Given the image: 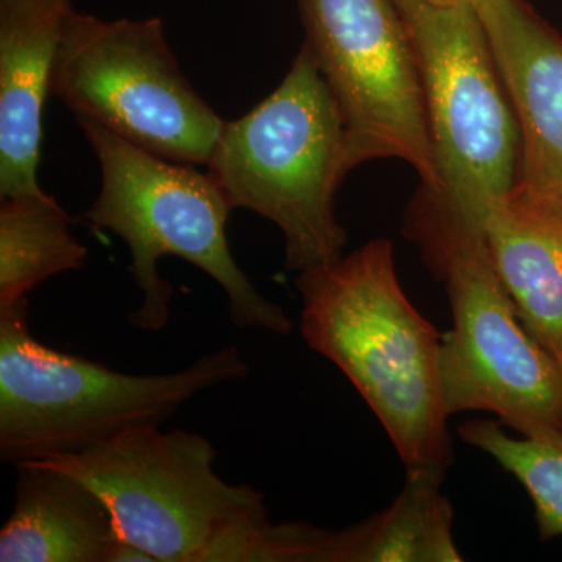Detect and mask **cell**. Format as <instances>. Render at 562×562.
<instances>
[{
  "label": "cell",
  "instance_id": "obj_1",
  "mask_svg": "<svg viewBox=\"0 0 562 562\" xmlns=\"http://www.w3.org/2000/svg\"><path fill=\"white\" fill-rule=\"evenodd\" d=\"M301 331L360 392L408 468L449 469L441 338L406 297L390 239L299 272Z\"/></svg>",
  "mask_w": 562,
  "mask_h": 562
},
{
  "label": "cell",
  "instance_id": "obj_2",
  "mask_svg": "<svg viewBox=\"0 0 562 562\" xmlns=\"http://www.w3.org/2000/svg\"><path fill=\"white\" fill-rule=\"evenodd\" d=\"M403 233L449 294L453 327L441 338L449 416L492 413L520 436L562 432V368L520 321L483 225L420 184Z\"/></svg>",
  "mask_w": 562,
  "mask_h": 562
},
{
  "label": "cell",
  "instance_id": "obj_3",
  "mask_svg": "<svg viewBox=\"0 0 562 562\" xmlns=\"http://www.w3.org/2000/svg\"><path fill=\"white\" fill-rule=\"evenodd\" d=\"M77 121L102 172L101 192L85 220L120 236L131 251L128 271L143 295L128 317L133 327L154 333L169 324L173 288L158 262L179 257L220 284L236 327L290 335L291 317L233 258L225 233L233 209L213 177L139 149L98 122Z\"/></svg>",
  "mask_w": 562,
  "mask_h": 562
},
{
  "label": "cell",
  "instance_id": "obj_4",
  "mask_svg": "<svg viewBox=\"0 0 562 562\" xmlns=\"http://www.w3.org/2000/svg\"><path fill=\"white\" fill-rule=\"evenodd\" d=\"M206 168L233 210L254 211L283 233L288 271L342 257L349 236L335 198L350 172L349 139L341 106L306 44L269 98L225 121Z\"/></svg>",
  "mask_w": 562,
  "mask_h": 562
},
{
  "label": "cell",
  "instance_id": "obj_5",
  "mask_svg": "<svg viewBox=\"0 0 562 562\" xmlns=\"http://www.w3.org/2000/svg\"><path fill=\"white\" fill-rule=\"evenodd\" d=\"M27 317L29 301L0 313V458L14 465L85 452L132 428L161 427L202 391L249 375L235 346L183 371H113L40 342Z\"/></svg>",
  "mask_w": 562,
  "mask_h": 562
},
{
  "label": "cell",
  "instance_id": "obj_6",
  "mask_svg": "<svg viewBox=\"0 0 562 562\" xmlns=\"http://www.w3.org/2000/svg\"><path fill=\"white\" fill-rule=\"evenodd\" d=\"M419 68L439 191L484 227L508 198L520 166V128L512 95L473 2L430 7L394 0Z\"/></svg>",
  "mask_w": 562,
  "mask_h": 562
},
{
  "label": "cell",
  "instance_id": "obj_7",
  "mask_svg": "<svg viewBox=\"0 0 562 562\" xmlns=\"http://www.w3.org/2000/svg\"><path fill=\"white\" fill-rule=\"evenodd\" d=\"M50 94L165 160L209 162L225 121L191 87L160 18L105 21L74 10Z\"/></svg>",
  "mask_w": 562,
  "mask_h": 562
},
{
  "label": "cell",
  "instance_id": "obj_8",
  "mask_svg": "<svg viewBox=\"0 0 562 562\" xmlns=\"http://www.w3.org/2000/svg\"><path fill=\"white\" fill-rule=\"evenodd\" d=\"M216 450L195 432L139 427L85 452L29 461L74 476L105 503L120 541L154 562H195L216 532L265 509V495L214 471Z\"/></svg>",
  "mask_w": 562,
  "mask_h": 562
},
{
  "label": "cell",
  "instance_id": "obj_9",
  "mask_svg": "<svg viewBox=\"0 0 562 562\" xmlns=\"http://www.w3.org/2000/svg\"><path fill=\"white\" fill-rule=\"evenodd\" d=\"M306 46L341 106L349 168L397 158L439 190L416 52L394 0H302Z\"/></svg>",
  "mask_w": 562,
  "mask_h": 562
},
{
  "label": "cell",
  "instance_id": "obj_10",
  "mask_svg": "<svg viewBox=\"0 0 562 562\" xmlns=\"http://www.w3.org/2000/svg\"><path fill=\"white\" fill-rule=\"evenodd\" d=\"M520 128L513 192L562 214V36L524 0H473Z\"/></svg>",
  "mask_w": 562,
  "mask_h": 562
},
{
  "label": "cell",
  "instance_id": "obj_11",
  "mask_svg": "<svg viewBox=\"0 0 562 562\" xmlns=\"http://www.w3.org/2000/svg\"><path fill=\"white\" fill-rule=\"evenodd\" d=\"M70 0H0V198L44 192L43 116Z\"/></svg>",
  "mask_w": 562,
  "mask_h": 562
},
{
  "label": "cell",
  "instance_id": "obj_12",
  "mask_svg": "<svg viewBox=\"0 0 562 562\" xmlns=\"http://www.w3.org/2000/svg\"><path fill=\"white\" fill-rule=\"evenodd\" d=\"M14 508L0 530L2 562H110L120 542L102 498L66 473L16 464Z\"/></svg>",
  "mask_w": 562,
  "mask_h": 562
},
{
  "label": "cell",
  "instance_id": "obj_13",
  "mask_svg": "<svg viewBox=\"0 0 562 562\" xmlns=\"http://www.w3.org/2000/svg\"><path fill=\"white\" fill-rule=\"evenodd\" d=\"M484 233L525 328L562 368V214L512 192L487 211Z\"/></svg>",
  "mask_w": 562,
  "mask_h": 562
},
{
  "label": "cell",
  "instance_id": "obj_14",
  "mask_svg": "<svg viewBox=\"0 0 562 562\" xmlns=\"http://www.w3.org/2000/svg\"><path fill=\"white\" fill-rule=\"evenodd\" d=\"M447 469H406L405 486L390 508L328 532L319 562H460L453 508L442 492Z\"/></svg>",
  "mask_w": 562,
  "mask_h": 562
},
{
  "label": "cell",
  "instance_id": "obj_15",
  "mask_svg": "<svg viewBox=\"0 0 562 562\" xmlns=\"http://www.w3.org/2000/svg\"><path fill=\"white\" fill-rule=\"evenodd\" d=\"M88 249L70 231V217L46 191L0 203V313L58 273L80 271Z\"/></svg>",
  "mask_w": 562,
  "mask_h": 562
},
{
  "label": "cell",
  "instance_id": "obj_16",
  "mask_svg": "<svg viewBox=\"0 0 562 562\" xmlns=\"http://www.w3.org/2000/svg\"><path fill=\"white\" fill-rule=\"evenodd\" d=\"M458 435L522 484L543 541L562 536V432L514 438L501 422L469 420Z\"/></svg>",
  "mask_w": 562,
  "mask_h": 562
},
{
  "label": "cell",
  "instance_id": "obj_17",
  "mask_svg": "<svg viewBox=\"0 0 562 562\" xmlns=\"http://www.w3.org/2000/svg\"><path fill=\"white\" fill-rule=\"evenodd\" d=\"M328 532L308 524H273L265 508L222 528L195 562H319Z\"/></svg>",
  "mask_w": 562,
  "mask_h": 562
},
{
  "label": "cell",
  "instance_id": "obj_18",
  "mask_svg": "<svg viewBox=\"0 0 562 562\" xmlns=\"http://www.w3.org/2000/svg\"><path fill=\"white\" fill-rule=\"evenodd\" d=\"M416 2L424 3V5L430 7H457L462 5V3H471L473 0H416Z\"/></svg>",
  "mask_w": 562,
  "mask_h": 562
}]
</instances>
